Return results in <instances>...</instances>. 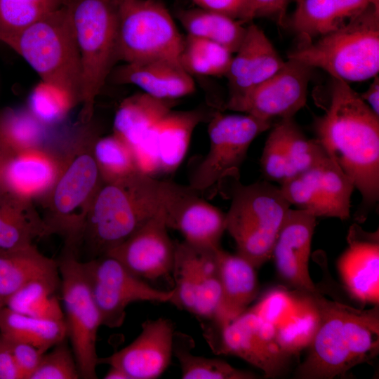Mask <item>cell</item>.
Returning <instances> with one entry per match:
<instances>
[{"mask_svg": "<svg viewBox=\"0 0 379 379\" xmlns=\"http://www.w3.org/2000/svg\"><path fill=\"white\" fill-rule=\"evenodd\" d=\"M173 322L166 318L149 319L139 335L128 346L98 359L125 372L130 379H155L171 364L175 333Z\"/></svg>", "mask_w": 379, "mask_h": 379, "instance_id": "e0dca14e", "label": "cell"}, {"mask_svg": "<svg viewBox=\"0 0 379 379\" xmlns=\"http://www.w3.org/2000/svg\"><path fill=\"white\" fill-rule=\"evenodd\" d=\"M172 275L175 286L170 302L193 314L198 288L197 251L184 241L176 242Z\"/></svg>", "mask_w": 379, "mask_h": 379, "instance_id": "ab89813d", "label": "cell"}, {"mask_svg": "<svg viewBox=\"0 0 379 379\" xmlns=\"http://www.w3.org/2000/svg\"><path fill=\"white\" fill-rule=\"evenodd\" d=\"M174 104V100L154 98L144 92L127 97L115 112L113 133L131 147L172 110Z\"/></svg>", "mask_w": 379, "mask_h": 379, "instance_id": "83f0119b", "label": "cell"}, {"mask_svg": "<svg viewBox=\"0 0 379 379\" xmlns=\"http://www.w3.org/2000/svg\"><path fill=\"white\" fill-rule=\"evenodd\" d=\"M298 0H295V1H298Z\"/></svg>", "mask_w": 379, "mask_h": 379, "instance_id": "11a10c76", "label": "cell"}, {"mask_svg": "<svg viewBox=\"0 0 379 379\" xmlns=\"http://www.w3.org/2000/svg\"><path fill=\"white\" fill-rule=\"evenodd\" d=\"M79 104L67 91L41 81L31 91L27 109L47 127L62 121Z\"/></svg>", "mask_w": 379, "mask_h": 379, "instance_id": "60d3db41", "label": "cell"}, {"mask_svg": "<svg viewBox=\"0 0 379 379\" xmlns=\"http://www.w3.org/2000/svg\"><path fill=\"white\" fill-rule=\"evenodd\" d=\"M92 152L103 183L118 182L138 173L131 147L114 133L98 135Z\"/></svg>", "mask_w": 379, "mask_h": 379, "instance_id": "d590c367", "label": "cell"}, {"mask_svg": "<svg viewBox=\"0 0 379 379\" xmlns=\"http://www.w3.org/2000/svg\"><path fill=\"white\" fill-rule=\"evenodd\" d=\"M291 206L280 187L267 180L235 183L225 230L236 244L237 254L255 269L270 259Z\"/></svg>", "mask_w": 379, "mask_h": 379, "instance_id": "ba28073f", "label": "cell"}, {"mask_svg": "<svg viewBox=\"0 0 379 379\" xmlns=\"http://www.w3.org/2000/svg\"><path fill=\"white\" fill-rule=\"evenodd\" d=\"M163 205L145 224L107 254L143 280L172 274L176 242L170 237Z\"/></svg>", "mask_w": 379, "mask_h": 379, "instance_id": "2e32d148", "label": "cell"}, {"mask_svg": "<svg viewBox=\"0 0 379 379\" xmlns=\"http://www.w3.org/2000/svg\"><path fill=\"white\" fill-rule=\"evenodd\" d=\"M103 378L105 379H130L128 375L125 372L114 366H110L109 371L104 375Z\"/></svg>", "mask_w": 379, "mask_h": 379, "instance_id": "f5cc1de1", "label": "cell"}, {"mask_svg": "<svg viewBox=\"0 0 379 379\" xmlns=\"http://www.w3.org/2000/svg\"><path fill=\"white\" fill-rule=\"evenodd\" d=\"M208 122L209 149L189 185L200 194L219 187L227 177L238 179L251 142L273 124L246 114H225L219 111L214 112Z\"/></svg>", "mask_w": 379, "mask_h": 379, "instance_id": "30bf717a", "label": "cell"}, {"mask_svg": "<svg viewBox=\"0 0 379 379\" xmlns=\"http://www.w3.org/2000/svg\"><path fill=\"white\" fill-rule=\"evenodd\" d=\"M232 54L220 44L187 34L184 37L180 62L191 75L225 76Z\"/></svg>", "mask_w": 379, "mask_h": 379, "instance_id": "e575fe53", "label": "cell"}, {"mask_svg": "<svg viewBox=\"0 0 379 379\" xmlns=\"http://www.w3.org/2000/svg\"><path fill=\"white\" fill-rule=\"evenodd\" d=\"M277 123L288 158L289 178L310 169L328 156L316 138L310 139L303 133L293 117L279 120Z\"/></svg>", "mask_w": 379, "mask_h": 379, "instance_id": "74e56055", "label": "cell"}, {"mask_svg": "<svg viewBox=\"0 0 379 379\" xmlns=\"http://www.w3.org/2000/svg\"><path fill=\"white\" fill-rule=\"evenodd\" d=\"M221 300L215 318L211 322L223 326L244 313L258 293L255 268L238 254L221 247L218 250Z\"/></svg>", "mask_w": 379, "mask_h": 379, "instance_id": "cb8c5ba5", "label": "cell"}, {"mask_svg": "<svg viewBox=\"0 0 379 379\" xmlns=\"http://www.w3.org/2000/svg\"><path fill=\"white\" fill-rule=\"evenodd\" d=\"M112 75L117 84H134L160 99L175 100L195 91L191 74L180 63L168 60L125 63L114 69Z\"/></svg>", "mask_w": 379, "mask_h": 379, "instance_id": "603a6c76", "label": "cell"}, {"mask_svg": "<svg viewBox=\"0 0 379 379\" xmlns=\"http://www.w3.org/2000/svg\"><path fill=\"white\" fill-rule=\"evenodd\" d=\"M373 1L298 0L287 25L300 41H310L337 29Z\"/></svg>", "mask_w": 379, "mask_h": 379, "instance_id": "d4e9b609", "label": "cell"}, {"mask_svg": "<svg viewBox=\"0 0 379 379\" xmlns=\"http://www.w3.org/2000/svg\"><path fill=\"white\" fill-rule=\"evenodd\" d=\"M5 305L4 299L0 295V308Z\"/></svg>", "mask_w": 379, "mask_h": 379, "instance_id": "db71d44e", "label": "cell"}, {"mask_svg": "<svg viewBox=\"0 0 379 379\" xmlns=\"http://www.w3.org/2000/svg\"><path fill=\"white\" fill-rule=\"evenodd\" d=\"M58 262L64 320L80 378L96 379L97 335L102 326L98 307L75 253L63 251Z\"/></svg>", "mask_w": 379, "mask_h": 379, "instance_id": "8fae6325", "label": "cell"}, {"mask_svg": "<svg viewBox=\"0 0 379 379\" xmlns=\"http://www.w3.org/2000/svg\"><path fill=\"white\" fill-rule=\"evenodd\" d=\"M313 68L288 59L274 75L254 88L229 95L224 109L273 121L293 117L306 104Z\"/></svg>", "mask_w": 379, "mask_h": 379, "instance_id": "5bb4252c", "label": "cell"}, {"mask_svg": "<svg viewBox=\"0 0 379 379\" xmlns=\"http://www.w3.org/2000/svg\"><path fill=\"white\" fill-rule=\"evenodd\" d=\"M307 171L327 209L328 217L348 219L350 198L355 188L351 179L329 156Z\"/></svg>", "mask_w": 379, "mask_h": 379, "instance_id": "d6a6232c", "label": "cell"}, {"mask_svg": "<svg viewBox=\"0 0 379 379\" xmlns=\"http://www.w3.org/2000/svg\"><path fill=\"white\" fill-rule=\"evenodd\" d=\"M164 181L140 173L103 183L86 218L81 246L90 258L107 254L152 218L163 202Z\"/></svg>", "mask_w": 379, "mask_h": 379, "instance_id": "3957f363", "label": "cell"}, {"mask_svg": "<svg viewBox=\"0 0 379 379\" xmlns=\"http://www.w3.org/2000/svg\"><path fill=\"white\" fill-rule=\"evenodd\" d=\"M45 352L29 379H78V366L67 338Z\"/></svg>", "mask_w": 379, "mask_h": 379, "instance_id": "7bdbcfd3", "label": "cell"}, {"mask_svg": "<svg viewBox=\"0 0 379 379\" xmlns=\"http://www.w3.org/2000/svg\"><path fill=\"white\" fill-rule=\"evenodd\" d=\"M204 336L218 354L233 355L261 370L265 378H274L287 369L291 357L281 347L276 326L247 309L223 326L201 322Z\"/></svg>", "mask_w": 379, "mask_h": 379, "instance_id": "7c38bea8", "label": "cell"}, {"mask_svg": "<svg viewBox=\"0 0 379 379\" xmlns=\"http://www.w3.org/2000/svg\"><path fill=\"white\" fill-rule=\"evenodd\" d=\"M213 113L202 109L171 110L131 147L157 161L159 173H173L185 158L195 128L202 121H209Z\"/></svg>", "mask_w": 379, "mask_h": 379, "instance_id": "d6986e66", "label": "cell"}, {"mask_svg": "<svg viewBox=\"0 0 379 379\" xmlns=\"http://www.w3.org/2000/svg\"><path fill=\"white\" fill-rule=\"evenodd\" d=\"M118 58L125 63L149 60L180 62L184 36L159 0H117Z\"/></svg>", "mask_w": 379, "mask_h": 379, "instance_id": "9c48e42d", "label": "cell"}, {"mask_svg": "<svg viewBox=\"0 0 379 379\" xmlns=\"http://www.w3.org/2000/svg\"><path fill=\"white\" fill-rule=\"evenodd\" d=\"M235 53L225 74L230 95L254 88L277 73L285 63L264 32L253 23L246 26Z\"/></svg>", "mask_w": 379, "mask_h": 379, "instance_id": "44dd1931", "label": "cell"}, {"mask_svg": "<svg viewBox=\"0 0 379 379\" xmlns=\"http://www.w3.org/2000/svg\"><path fill=\"white\" fill-rule=\"evenodd\" d=\"M328 91L316 139L360 192L364 214L379 199V117L347 82L331 78Z\"/></svg>", "mask_w": 379, "mask_h": 379, "instance_id": "6da1fadb", "label": "cell"}, {"mask_svg": "<svg viewBox=\"0 0 379 379\" xmlns=\"http://www.w3.org/2000/svg\"><path fill=\"white\" fill-rule=\"evenodd\" d=\"M191 187L164 181L163 208L168 228L181 233L186 243L217 249L225 230V213L201 198Z\"/></svg>", "mask_w": 379, "mask_h": 379, "instance_id": "9a60e30c", "label": "cell"}, {"mask_svg": "<svg viewBox=\"0 0 379 379\" xmlns=\"http://www.w3.org/2000/svg\"><path fill=\"white\" fill-rule=\"evenodd\" d=\"M307 295L317 310L318 326L295 378H344L353 367L378 354L379 305L357 309L329 300L319 291Z\"/></svg>", "mask_w": 379, "mask_h": 379, "instance_id": "7a4b0ae2", "label": "cell"}, {"mask_svg": "<svg viewBox=\"0 0 379 379\" xmlns=\"http://www.w3.org/2000/svg\"><path fill=\"white\" fill-rule=\"evenodd\" d=\"M347 247L340 256L338 270L348 293L363 304L379 305V234L353 224Z\"/></svg>", "mask_w": 379, "mask_h": 379, "instance_id": "ffe728a7", "label": "cell"}, {"mask_svg": "<svg viewBox=\"0 0 379 379\" xmlns=\"http://www.w3.org/2000/svg\"><path fill=\"white\" fill-rule=\"evenodd\" d=\"M194 343L191 336L175 331L173 356L181 369L182 379H254L258 375L235 368L220 359L195 355L192 352Z\"/></svg>", "mask_w": 379, "mask_h": 379, "instance_id": "1f68e13d", "label": "cell"}, {"mask_svg": "<svg viewBox=\"0 0 379 379\" xmlns=\"http://www.w3.org/2000/svg\"><path fill=\"white\" fill-rule=\"evenodd\" d=\"M0 379H25L7 343L1 336Z\"/></svg>", "mask_w": 379, "mask_h": 379, "instance_id": "681fc988", "label": "cell"}, {"mask_svg": "<svg viewBox=\"0 0 379 379\" xmlns=\"http://www.w3.org/2000/svg\"><path fill=\"white\" fill-rule=\"evenodd\" d=\"M289 0H251L252 19L267 17L273 19L279 26L287 24L286 11Z\"/></svg>", "mask_w": 379, "mask_h": 379, "instance_id": "c3c4849f", "label": "cell"}, {"mask_svg": "<svg viewBox=\"0 0 379 379\" xmlns=\"http://www.w3.org/2000/svg\"><path fill=\"white\" fill-rule=\"evenodd\" d=\"M36 280L60 282L58 262L41 253L34 244L0 250V295L5 301Z\"/></svg>", "mask_w": 379, "mask_h": 379, "instance_id": "484cf974", "label": "cell"}, {"mask_svg": "<svg viewBox=\"0 0 379 379\" xmlns=\"http://www.w3.org/2000/svg\"><path fill=\"white\" fill-rule=\"evenodd\" d=\"M65 0H0V33L21 30L65 4Z\"/></svg>", "mask_w": 379, "mask_h": 379, "instance_id": "b9f144b4", "label": "cell"}, {"mask_svg": "<svg viewBox=\"0 0 379 379\" xmlns=\"http://www.w3.org/2000/svg\"><path fill=\"white\" fill-rule=\"evenodd\" d=\"M0 336L29 343L43 353L67 338L64 319L54 320L30 317L6 306L0 308Z\"/></svg>", "mask_w": 379, "mask_h": 379, "instance_id": "f1b7e54d", "label": "cell"}, {"mask_svg": "<svg viewBox=\"0 0 379 379\" xmlns=\"http://www.w3.org/2000/svg\"><path fill=\"white\" fill-rule=\"evenodd\" d=\"M49 235L48 228L32 201L8 193L0 197V250L32 245L35 239Z\"/></svg>", "mask_w": 379, "mask_h": 379, "instance_id": "4316f807", "label": "cell"}, {"mask_svg": "<svg viewBox=\"0 0 379 379\" xmlns=\"http://www.w3.org/2000/svg\"><path fill=\"white\" fill-rule=\"evenodd\" d=\"M260 168L267 181L277 182L281 185L290 177L282 133L277 122L265 141L260 158Z\"/></svg>", "mask_w": 379, "mask_h": 379, "instance_id": "ee69618b", "label": "cell"}, {"mask_svg": "<svg viewBox=\"0 0 379 379\" xmlns=\"http://www.w3.org/2000/svg\"><path fill=\"white\" fill-rule=\"evenodd\" d=\"M81 267L99 311L101 324L108 328L122 326L126 309L133 302H170L173 296V289L162 291L152 287L109 255L81 262Z\"/></svg>", "mask_w": 379, "mask_h": 379, "instance_id": "4fadbf2b", "label": "cell"}, {"mask_svg": "<svg viewBox=\"0 0 379 379\" xmlns=\"http://www.w3.org/2000/svg\"><path fill=\"white\" fill-rule=\"evenodd\" d=\"M361 99L368 105L372 111L379 117V77L376 75L368 88L362 94Z\"/></svg>", "mask_w": 379, "mask_h": 379, "instance_id": "f907efd6", "label": "cell"}, {"mask_svg": "<svg viewBox=\"0 0 379 379\" xmlns=\"http://www.w3.org/2000/svg\"><path fill=\"white\" fill-rule=\"evenodd\" d=\"M195 248L198 259V288L193 314L201 322L211 321L216 317L221 300V283L217 253L219 248Z\"/></svg>", "mask_w": 379, "mask_h": 379, "instance_id": "8d00e7d4", "label": "cell"}, {"mask_svg": "<svg viewBox=\"0 0 379 379\" xmlns=\"http://www.w3.org/2000/svg\"><path fill=\"white\" fill-rule=\"evenodd\" d=\"M300 293L299 305L294 315L276 326L277 340L291 357L309 347L318 326V314L307 293Z\"/></svg>", "mask_w": 379, "mask_h": 379, "instance_id": "f35d334b", "label": "cell"}, {"mask_svg": "<svg viewBox=\"0 0 379 379\" xmlns=\"http://www.w3.org/2000/svg\"><path fill=\"white\" fill-rule=\"evenodd\" d=\"M60 282L36 280L22 286L5 301V306L33 317L62 320L64 313L57 292Z\"/></svg>", "mask_w": 379, "mask_h": 379, "instance_id": "836d02e7", "label": "cell"}, {"mask_svg": "<svg viewBox=\"0 0 379 379\" xmlns=\"http://www.w3.org/2000/svg\"><path fill=\"white\" fill-rule=\"evenodd\" d=\"M62 155L46 147L11 157L5 170L7 193L32 201L43 200L55 185L62 168Z\"/></svg>", "mask_w": 379, "mask_h": 379, "instance_id": "7402d4cb", "label": "cell"}, {"mask_svg": "<svg viewBox=\"0 0 379 379\" xmlns=\"http://www.w3.org/2000/svg\"><path fill=\"white\" fill-rule=\"evenodd\" d=\"M288 59L321 69L331 78L347 83L373 78L379 72V0L337 29L310 41H299Z\"/></svg>", "mask_w": 379, "mask_h": 379, "instance_id": "5b68a950", "label": "cell"}, {"mask_svg": "<svg viewBox=\"0 0 379 379\" xmlns=\"http://www.w3.org/2000/svg\"><path fill=\"white\" fill-rule=\"evenodd\" d=\"M198 7L228 15L244 22L252 19L251 0H192Z\"/></svg>", "mask_w": 379, "mask_h": 379, "instance_id": "bcb514c9", "label": "cell"}, {"mask_svg": "<svg viewBox=\"0 0 379 379\" xmlns=\"http://www.w3.org/2000/svg\"><path fill=\"white\" fill-rule=\"evenodd\" d=\"M91 122L82 123L72 145L62 155V168L55 185L42 200V218L50 234L61 237L64 250L77 255L88 211L103 184L92 152L98 134Z\"/></svg>", "mask_w": 379, "mask_h": 379, "instance_id": "277c9868", "label": "cell"}, {"mask_svg": "<svg viewBox=\"0 0 379 379\" xmlns=\"http://www.w3.org/2000/svg\"><path fill=\"white\" fill-rule=\"evenodd\" d=\"M176 16L187 34L215 42L232 53L238 50L246 33L244 22L199 7L179 11Z\"/></svg>", "mask_w": 379, "mask_h": 379, "instance_id": "f546056e", "label": "cell"}, {"mask_svg": "<svg viewBox=\"0 0 379 379\" xmlns=\"http://www.w3.org/2000/svg\"><path fill=\"white\" fill-rule=\"evenodd\" d=\"M0 41L20 55L41 81L81 99L79 53L65 5L13 33H0Z\"/></svg>", "mask_w": 379, "mask_h": 379, "instance_id": "8992f818", "label": "cell"}, {"mask_svg": "<svg viewBox=\"0 0 379 379\" xmlns=\"http://www.w3.org/2000/svg\"><path fill=\"white\" fill-rule=\"evenodd\" d=\"M48 128L27 109L0 111V149L9 156L45 147Z\"/></svg>", "mask_w": 379, "mask_h": 379, "instance_id": "4dcf8cb0", "label": "cell"}, {"mask_svg": "<svg viewBox=\"0 0 379 379\" xmlns=\"http://www.w3.org/2000/svg\"><path fill=\"white\" fill-rule=\"evenodd\" d=\"M2 338L7 343L25 378L29 379L44 353L29 343Z\"/></svg>", "mask_w": 379, "mask_h": 379, "instance_id": "7dc6e473", "label": "cell"}, {"mask_svg": "<svg viewBox=\"0 0 379 379\" xmlns=\"http://www.w3.org/2000/svg\"><path fill=\"white\" fill-rule=\"evenodd\" d=\"M299 302L300 298L291 295L288 291L275 289L266 293L249 309L262 320L278 326L294 315Z\"/></svg>", "mask_w": 379, "mask_h": 379, "instance_id": "f6af8a7d", "label": "cell"}, {"mask_svg": "<svg viewBox=\"0 0 379 379\" xmlns=\"http://www.w3.org/2000/svg\"><path fill=\"white\" fill-rule=\"evenodd\" d=\"M316 218L305 211L290 208L272 252L280 278L299 293L319 291L309 272Z\"/></svg>", "mask_w": 379, "mask_h": 379, "instance_id": "ac0fdd59", "label": "cell"}, {"mask_svg": "<svg viewBox=\"0 0 379 379\" xmlns=\"http://www.w3.org/2000/svg\"><path fill=\"white\" fill-rule=\"evenodd\" d=\"M81 68V123L92 120L95 101L118 58L117 0H65Z\"/></svg>", "mask_w": 379, "mask_h": 379, "instance_id": "52a82bcc", "label": "cell"}, {"mask_svg": "<svg viewBox=\"0 0 379 379\" xmlns=\"http://www.w3.org/2000/svg\"><path fill=\"white\" fill-rule=\"evenodd\" d=\"M11 156L0 149V197L7 193L5 185V170Z\"/></svg>", "mask_w": 379, "mask_h": 379, "instance_id": "816d5d0a", "label": "cell"}]
</instances>
